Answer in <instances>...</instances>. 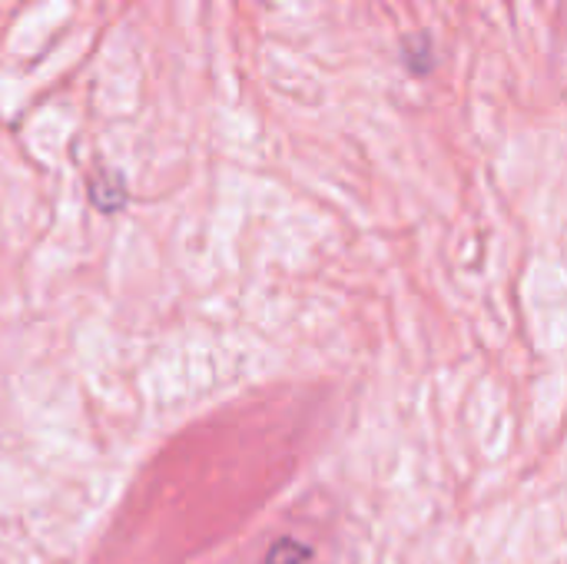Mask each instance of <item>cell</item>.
<instances>
[{"label": "cell", "instance_id": "1", "mask_svg": "<svg viewBox=\"0 0 567 564\" xmlns=\"http://www.w3.org/2000/svg\"><path fill=\"white\" fill-rule=\"evenodd\" d=\"M302 558H309V548H302L299 542L292 539H282L269 548L266 555V564H302Z\"/></svg>", "mask_w": 567, "mask_h": 564}]
</instances>
